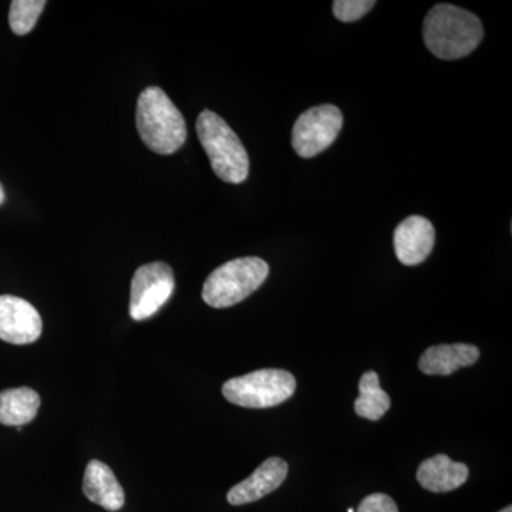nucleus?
Masks as SVG:
<instances>
[{"instance_id":"obj_1","label":"nucleus","mask_w":512,"mask_h":512,"mask_svg":"<svg viewBox=\"0 0 512 512\" xmlns=\"http://www.w3.org/2000/svg\"><path fill=\"white\" fill-rule=\"evenodd\" d=\"M423 37L427 49L439 59H463L483 40V23L466 9L441 3L427 13Z\"/></svg>"},{"instance_id":"obj_2","label":"nucleus","mask_w":512,"mask_h":512,"mask_svg":"<svg viewBox=\"0 0 512 512\" xmlns=\"http://www.w3.org/2000/svg\"><path fill=\"white\" fill-rule=\"evenodd\" d=\"M136 123L144 144L161 156L174 154L187 140L183 114L160 87H147L140 94Z\"/></svg>"},{"instance_id":"obj_3","label":"nucleus","mask_w":512,"mask_h":512,"mask_svg":"<svg viewBox=\"0 0 512 512\" xmlns=\"http://www.w3.org/2000/svg\"><path fill=\"white\" fill-rule=\"evenodd\" d=\"M197 134L217 177L229 184H241L247 180V150L227 121L214 111L204 110L198 116Z\"/></svg>"},{"instance_id":"obj_4","label":"nucleus","mask_w":512,"mask_h":512,"mask_svg":"<svg viewBox=\"0 0 512 512\" xmlns=\"http://www.w3.org/2000/svg\"><path fill=\"white\" fill-rule=\"evenodd\" d=\"M269 275L264 259L248 256L215 269L202 288V299L211 308L224 309L247 299Z\"/></svg>"},{"instance_id":"obj_5","label":"nucleus","mask_w":512,"mask_h":512,"mask_svg":"<svg viewBox=\"0 0 512 512\" xmlns=\"http://www.w3.org/2000/svg\"><path fill=\"white\" fill-rule=\"evenodd\" d=\"M296 390V379L281 369H262L241 377H234L222 386V394L229 403L247 409H268L291 399Z\"/></svg>"},{"instance_id":"obj_6","label":"nucleus","mask_w":512,"mask_h":512,"mask_svg":"<svg viewBox=\"0 0 512 512\" xmlns=\"http://www.w3.org/2000/svg\"><path fill=\"white\" fill-rule=\"evenodd\" d=\"M343 127V116L332 104L312 107L296 120L292 147L299 157L312 158L332 146Z\"/></svg>"},{"instance_id":"obj_7","label":"nucleus","mask_w":512,"mask_h":512,"mask_svg":"<svg viewBox=\"0 0 512 512\" xmlns=\"http://www.w3.org/2000/svg\"><path fill=\"white\" fill-rule=\"evenodd\" d=\"M174 288V272L170 265L151 262L140 266L131 281V318L146 320L156 315L171 298Z\"/></svg>"},{"instance_id":"obj_8","label":"nucleus","mask_w":512,"mask_h":512,"mask_svg":"<svg viewBox=\"0 0 512 512\" xmlns=\"http://www.w3.org/2000/svg\"><path fill=\"white\" fill-rule=\"evenodd\" d=\"M43 323L35 306L13 295L0 296V339L29 345L42 335Z\"/></svg>"},{"instance_id":"obj_9","label":"nucleus","mask_w":512,"mask_h":512,"mask_svg":"<svg viewBox=\"0 0 512 512\" xmlns=\"http://www.w3.org/2000/svg\"><path fill=\"white\" fill-rule=\"evenodd\" d=\"M436 241V229L427 218L412 215L397 225L394 231V252L406 266L426 261Z\"/></svg>"},{"instance_id":"obj_10","label":"nucleus","mask_w":512,"mask_h":512,"mask_svg":"<svg viewBox=\"0 0 512 512\" xmlns=\"http://www.w3.org/2000/svg\"><path fill=\"white\" fill-rule=\"evenodd\" d=\"M288 476V463L282 458L271 457L265 460L251 477L234 485L227 495L231 505H244L255 503L265 495L278 490Z\"/></svg>"},{"instance_id":"obj_11","label":"nucleus","mask_w":512,"mask_h":512,"mask_svg":"<svg viewBox=\"0 0 512 512\" xmlns=\"http://www.w3.org/2000/svg\"><path fill=\"white\" fill-rule=\"evenodd\" d=\"M468 474L466 464L456 463L446 454H437L420 464L417 481L431 493H450L466 483Z\"/></svg>"},{"instance_id":"obj_12","label":"nucleus","mask_w":512,"mask_h":512,"mask_svg":"<svg viewBox=\"0 0 512 512\" xmlns=\"http://www.w3.org/2000/svg\"><path fill=\"white\" fill-rule=\"evenodd\" d=\"M83 491L92 503L119 511L123 508L126 495L111 468L99 460H92L84 473Z\"/></svg>"},{"instance_id":"obj_13","label":"nucleus","mask_w":512,"mask_h":512,"mask_svg":"<svg viewBox=\"0 0 512 512\" xmlns=\"http://www.w3.org/2000/svg\"><path fill=\"white\" fill-rule=\"evenodd\" d=\"M480 357L477 346L467 343L431 346L421 355L419 367L424 375H453L461 367L473 366Z\"/></svg>"},{"instance_id":"obj_14","label":"nucleus","mask_w":512,"mask_h":512,"mask_svg":"<svg viewBox=\"0 0 512 512\" xmlns=\"http://www.w3.org/2000/svg\"><path fill=\"white\" fill-rule=\"evenodd\" d=\"M39 407V394L29 387L3 390L0 392V423L10 427L25 426L35 419Z\"/></svg>"},{"instance_id":"obj_15","label":"nucleus","mask_w":512,"mask_h":512,"mask_svg":"<svg viewBox=\"0 0 512 512\" xmlns=\"http://www.w3.org/2000/svg\"><path fill=\"white\" fill-rule=\"evenodd\" d=\"M360 396L355 402V412L363 419L377 421L382 419L392 406L389 394L380 387L376 372H366L359 382Z\"/></svg>"},{"instance_id":"obj_16","label":"nucleus","mask_w":512,"mask_h":512,"mask_svg":"<svg viewBox=\"0 0 512 512\" xmlns=\"http://www.w3.org/2000/svg\"><path fill=\"white\" fill-rule=\"evenodd\" d=\"M45 6V0H13L9 12V23L13 33L23 36L32 32Z\"/></svg>"},{"instance_id":"obj_17","label":"nucleus","mask_w":512,"mask_h":512,"mask_svg":"<svg viewBox=\"0 0 512 512\" xmlns=\"http://www.w3.org/2000/svg\"><path fill=\"white\" fill-rule=\"evenodd\" d=\"M373 0H336L333 3V13L340 22L350 23L362 19L373 9Z\"/></svg>"},{"instance_id":"obj_18","label":"nucleus","mask_w":512,"mask_h":512,"mask_svg":"<svg viewBox=\"0 0 512 512\" xmlns=\"http://www.w3.org/2000/svg\"><path fill=\"white\" fill-rule=\"evenodd\" d=\"M357 512H399V508L389 495L376 493L366 497L360 503Z\"/></svg>"},{"instance_id":"obj_19","label":"nucleus","mask_w":512,"mask_h":512,"mask_svg":"<svg viewBox=\"0 0 512 512\" xmlns=\"http://www.w3.org/2000/svg\"><path fill=\"white\" fill-rule=\"evenodd\" d=\"M5 202V191H3L2 184H0V205Z\"/></svg>"},{"instance_id":"obj_20","label":"nucleus","mask_w":512,"mask_h":512,"mask_svg":"<svg viewBox=\"0 0 512 512\" xmlns=\"http://www.w3.org/2000/svg\"><path fill=\"white\" fill-rule=\"evenodd\" d=\"M500 512H512V507L511 505H508L507 508H504V510H501Z\"/></svg>"},{"instance_id":"obj_21","label":"nucleus","mask_w":512,"mask_h":512,"mask_svg":"<svg viewBox=\"0 0 512 512\" xmlns=\"http://www.w3.org/2000/svg\"><path fill=\"white\" fill-rule=\"evenodd\" d=\"M348 512H355V510H353V508H349Z\"/></svg>"}]
</instances>
